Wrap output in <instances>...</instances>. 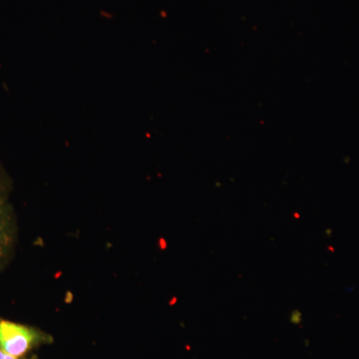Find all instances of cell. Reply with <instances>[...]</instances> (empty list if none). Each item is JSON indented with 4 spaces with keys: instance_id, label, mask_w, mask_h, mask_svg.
Listing matches in <instances>:
<instances>
[{
    "instance_id": "cell-2",
    "label": "cell",
    "mask_w": 359,
    "mask_h": 359,
    "mask_svg": "<svg viewBox=\"0 0 359 359\" xmlns=\"http://www.w3.org/2000/svg\"><path fill=\"white\" fill-rule=\"evenodd\" d=\"M15 240L13 209L4 197H0V266L6 263Z\"/></svg>"
},
{
    "instance_id": "cell-4",
    "label": "cell",
    "mask_w": 359,
    "mask_h": 359,
    "mask_svg": "<svg viewBox=\"0 0 359 359\" xmlns=\"http://www.w3.org/2000/svg\"><path fill=\"white\" fill-rule=\"evenodd\" d=\"M2 192H4V188H2L1 181H0V197H4V195H2Z\"/></svg>"
},
{
    "instance_id": "cell-1",
    "label": "cell",
    "mask_w": 359,
    "mask_h": 359,
    "mask_svg": "<svg viewBox=\"0 0 359 359\" xmlns=\"http://www.w3.org/2000/svg\"><path fill=\"white\" fill-rule=\"evenodd\" d=\"M53 342V337L39 327L0 318V349L11 355L25 358Z\"/></svg>"
},
{
    "instance_id": "cell-3",
    "label": "cell",
    "mask_w": 359,
    "mask_h": 359,
    "mask_svg": "<svg viewBox=\"0 0 359 359\" xmlns=\"http://www.w3.org/2000/svg\"><path fill=\"white\" fill-rule=\"evenodd\" d=\"M0 359H39V358L35 354L25 356V358H15V356L11 355V354L6 353V351L0 349Z\"/></svg>"
}]
</instances>
